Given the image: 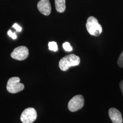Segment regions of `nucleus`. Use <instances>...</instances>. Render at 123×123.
<instances>
[{"mask_svg": "<svg viewBox=\"0 0 123 123\" xmlns=\"http://www.w3.org/2000/svg\"><path fill=\"white\" fill-rule=\"evenodd\" d=\"M80 62V57L75 55L70 54L62 57L59 62V67L62 71L68 70L73 66L79 65Z\"/></svg>", "mask_w": 123, "mask_h": 123, "instance_id": "obj_1", "label": "nucleus"}, {"mask_svg": "<svg viewBox=\"0 0 123 123\" xmlns=\"http://www.w3.org/2000/svg\"><path fill=\"white\" fill-rule=\"evenodd\" d=\"M88 32L91 35L98 37L102 32V27L98 23L97 19L91 16L88 18L86 24Z\"/></svg>", "mask_w": 123, "mask_h": 123, "instance_id": "obj_2", "label": "nucleus"}, {"mask_svg": "<svg viewBox=\"0 0 123 123\" xmlns=\"http://www.w3.org/2000/svg\"><path fill=\"white\" fill-rule=\"evenodd\" d=\"M20 79L17 77H12L8 80L6 89L8 92L12 93H16L22 91L24 88L23 84L20 83Z\"/></svg>", "mask_w": 123, "mask_h": 123, "instance_id": "obj_3", "label": "nucleus"}, {"mask_svg": "<svg viewBox=\"0 0 123 123\" xmlns=\"http://www.w3.org/2000/svg\"><path fill=\"white\" fill-rule=\"evenodd\" d=\"M84 99L81 95H77L73 97L68 104V109L71 112H75L80 110L84 106Z\"/></svg>", "mask_w": 123, "mask_h": 123, "instance_id": "obj_4", "label": "nucleus"}, {"mask_svg": "<svg viewBox=\"0 0 123 123\" xmlns=\"http://www.w3.org/2000/svg\"><path fill=\"white\" fill-rule=\"evenodd\" d=\"M37 118L36 110L33 108H28L22 112L20 119L22 123H32Z\"/></svg>", "mask_w": 123, "mask_h": 123, "instance_id": "obj_5", "label": "nucleus"}, {"mask_svg": "<svg viewBox=\"0 0 123 123\" xmlns=\"http://www.w3.org/2000/svg\"><path fill=\"white\" fill-rule=\"evenodd\" d=\"M29 55L28 49L25 46H20L14 49L11 57L15 59L21 61L26 59Z\"/></svg>", "mask_w": 123, "mask_h": 123, "instance_id": "obj_6", "label": "nucleus"}, {"mask_svg": "<svg viewBox=\"0 0 123 123\" xmlns=\"http://www.w3.org/2000/svg\"><path fill=\"white\" fill-rule=\"evenodd\" d=\"M41 13L45 16H49L51 12V6L49 0H40L37 5Z\"/></svg>", "mask_w": 123, "mask_h": 123, "instance_id": "obj_7", "label": "nucleus"}, {"mask_svg": "<svg viewBox=\"0 0 123 123\" xmlns=\"http://www.w3.org/2000/svg\"><path fill=\"white\" fill-rule=\"evenodd\" d=\"M109 115L113 123H122V114L119 110L114 108H110L109 110Z\"/></svg>", "mask_w": 123, "mask_h": 123, "instance_id": "obj_8", "label": "nucleus"}, {"mask_svg": "<svg viewBox=\"0 0 123 123\" xmlns=\"http://www.w3.org/2000/svg\"><path fill=\"white\" fill-rule=\"evenodd\" d=\"M66 0H55L56 9L57 12H63L66 9Z\"/></svg>", "mask_w": 123, "mask_h": 123, "instance_id": "obj_9", "label": "nucleus"}, {"mask_svg": "<svg viewBox=\"0 0 123 123\" xmlns=\"http://www.w3.org/2000/svg\"><path fill=\"white\" fill-rule=\"evenodd\" d=\"M49 49L53 52H57L58 47L57 43L55 42H50L49 43Z\"/></svg>", "mask_w": 123, "mask_h": 123, "instance_id": "obj_10", "label": "nucleus"}, {"mask_svg": "<svg viewBox=\"0 0 123 123\" xmlns=\"http://www.w3.org/2000/svg\"><path fill=\"white\" fill-rule=\"evenodd\" d=\"M62 47L67 52H71L73 50L72 47L71 46L70 43L68 42H65L64 43H63Z\"/></svg>", "mask_w": 123, "mask_h": 123, "instance_id": "obj_11", "label": "nucleus"}, {"mask_svg": "<svg viewBox=\"0 0 123 123\" xmlns=\"http://www.w3.org/2000/svg\"><path fill=\"white\" fill-rule=\"evenodd\" d=\"M117 63L119 67L123 68V51L120 54L119 57L118 62H117Z\"/></svg>", "mask_w": 123, "mask_h": 123, "instance_id": "obj_12", "label": "nucleus"}, {"mask_svg": "<svg viewBox=\"0 0 123 123\" xmlns=\"http://www.w3.org/2000/svg\"><path fill=\"white\" fill-rule=\"evenodd\" d=\"M8 35L11 37L13 39H16L17 37V36L16 35L15 33H13L12 32L11 30H9V31H8Z\"/></svg>", "mask_w": 123, "mask_h": 123, "instance_id": "obj_13", "label": "nucleus"}, {"mask_svg": "<svg viewBox=\"0 0 123 123\" xmlns=\"http://www.w3.org/2000/svg\"><path fill=\"white\" fill-rule=\"evenodd\" d=\"M12 27L13 28H14L18 31H21L22 30V27L21 26H19L17 23L14 24Z\"/></svg>", "mask_w": 123, "mask_h": 123, "instance_id": "obj_14", "label": "nucleus"}, {"mask_svg": "<svg viewBox=\"0 0 123 123\" xmlns=\"http://www.w3.org/2000/svg\"><path fill=\"white\" fill-rule=\"evenodd\" d=\"M119 87H120V89H121V90L122 91V94H123V80L120 82Z\"/></svg>", "mask_w": 123, "mask_h": 123, "instance_id": "obj_15", "label": "nucleus"}]
</instances>
